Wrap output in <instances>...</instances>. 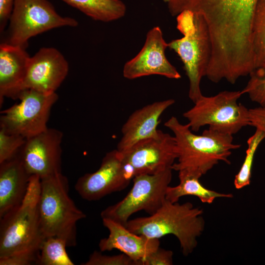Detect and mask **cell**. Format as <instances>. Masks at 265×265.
Instances as JSON below:
<instances>
[{"label":"cell","mask_w":265,"mask_h":265,"mask_svg":"<svg viewBox=\"0 0 265 265\" xmlns=\"http://www.w3.org/2000/svg\"><path fill=\"white\" fill-rule=\"evenodd\" d=\"M26 140L21 135L8 133L0 128V163L18 155Z\"/></svg>","instance_id":"obj_26"},{"label":"cell","mask_w":265,"mask_h":265,"mask_svg":"<svg viewBox=\"0 0 265 265\" xmlns=\"http://www.w3.org/2000/svg\"><path fill=\"white\" fill-rule=\"evenodd\" d=\"M134 176L133 169L124 161L122 153L115 149L106 154L97 170L80 177L75 188L83 199L97 201L123 190Z\"/></svg>","instance_id":"obj_11"},{"label":"cell","mask_w":265,"mask_h":265,"mask_svg":"<svg viewBox=\"0 0 265 265\" xmlns=\"http://www.w3.org/2000/svg\"><path fill=\"white\" fill-rule=\"evenodd\" d=\"M176 17L177 29L182 38L168 43L181 60L189 80L188 97L194 103L203 94L202 78L206 77L210 61L212 45L207 25L200 15L185 10Z\"/></svg>","instance_id":"obj_5"},{"label":"cell","mask_w":265,"mask_h":265,"mask_svg":"<svg viewBox=\"0 0 265 265\" xmlns=\"http://www.w3.org/2000/svg\"><path fill=\"white\" fill-rule=\"evenodd\" d=\"M242 95L241 90H225L211 96L202 95L183 115L193 132L208 126L210 129L233 135L250 126L249 109L238 103Z\"/></svg>","instance_id":"obj_7"},{"label":"cell","mask_w":265,"mask_h":265,"mask_svg":"<svg viewBox=\"0 0 265 265\" xmlns=\"http://www.w3.org/2000/svg\"><path fill=\"white\" fill-rule=\"evenodd\" d=\"M121 153L124 161L133 169L135 176L155 174L172 169L177 158L174 136L160 130L157 136L140 141Z\"/></svg>","instance_id":"obj_13"},{"label":"cell","mask_w":265,"mask_h":265,"mask_svg":"<svg viewBox=\"0 0 265 265\" xmlns=\"http://www.w3.org/2000/svg\"><path fill=\"white\" fill-rule=\"evenodd\" d=\"M259 0H170L172 16L189 10L202 16L212 41L236 44L252 37L254 17Z\"/></svg>","instance_id":"obj_1"},{"label":"cell","mask_w":265,"mask_h":265,"mask_svg":"<svg viewBox=\"0 0 265 265\" xmlns=\"http://www.w3.org/2000/svg\"><path fill=\"white\" fill-rule=\"evenodd\" d=\"M203 210L192 203H172L165 199L161 207L147 217L129 220L126 227L151 238L173 235L179 241L183 254L188 256L196 248L198 238L205 228Z\"/></svg>","instance_id":"obj_3"},{"label":"cell","mask_w":265,"mask_h":265,"mask_svg":"<svg viewBox=\"0 0 265 265\" xmlns=\"http://www.w3.org/2000/svg\"><path fill=\"white\" fill-rule=\"evenodd\" d=\"M164 126L173 133L177 149V161L173 170L183 171L200 178L220 161L228 164L232 151L241 145L234 143L233 135L208 128L201 134H195L188 124L181 123L172 116Z\"/></svg>","instance_id":"obj_2"},{"label":"cell","mask_w":265,"mask_h":265,"mask_svg":"<svg viewBox=\"0 0 265 265\" xmlns=\"http://www.w3.org/2000/svg\"><path fill=\"white\" fill-rule=\"evenodd\" d=\"M173 257L171 250L159 247L145 258L141 265H172Z\"/></svg>","instance_id":"obj_28"},{"label":"cell","mask_w":265,"mask_h":265,"mask_svg":"<svg viewBox=\"0 0 265 265\" xmlns=\"http://www.w3.org/2000/svg\"><path fill=\"white\" fill-rule=\"evenodd\" d=\"M255 69L265 62V0H259L252 27Z\"/></svg>","instance_id":"obj_24"},{"label":"cell","mask_w":265,"mask_h":265,"mask_svg":"<svg viewBox=\"0 0 265 265\" xmlns=\"http://www.w3.org/2000/svg\"><path fill=\"white\" fill-rule=\"evenodd\" d=\"M250 126L265 133V107L259 106L249 109Z\"/></svg>","instance_id":"obj_30"},{"label":"cell","mask_w":265,"mask_h":265,"mask_svg":"<svg viewBox=\"0 0 265 265\" xmlns=\"http://www.w3.org/2000/svg\"><path fill=\"white\" fill-rule=\"evenodd\" d=\"M66 242L55 237L45 238L40 247L37 264L41 265H74L66 252Z\"/></svg>","instance_id":"obj_22"},{"label":"cell","mask_w":265,"mask_h":265,"mask_svg":"<svg viewBox=\"0 0 265 265\" xmlns=\"http://www.w3.org/2000/svg\"><path fill=\"white\" fill-rule=\"evenodd\" d=\"M265 138V133L261 130L256 129L254 134L248 139L244 161L234 179V184L236 188L239 189L250 185L255 155L258 147Z\"/></svg>","instance_id":"obj_23"},{"label":"cell","mask_w":265,"mask_h":265,"mask_svg":"<svg viewBox=\"0 0 265 265\" xmlns=\"http://www.w3.org/2000/svg\"><path fill=\"white\" fill-rule=\"evenodd\" d=\"M38 210L45 238L64 239L68 247L77 245V224L86 214L75 205L69 194V182L62 173L40 179Z\"/></svg>","instance_id":"obj_6"},{"label":"cell","mask_w":265,"mask_h":265,"mask_svg":"<svg viewBox=\"0 0 265 265\" xmlns=\"http://www.w3.org/2000/svg\"><path fill=\"white\" fill-rule=\"evenodd\" d=\"M167 48L168 43L164 40L160 27H153L147 32L139 52L124 64L123 77L128 80L150 75L180 79L181 75L166 57L165 52Z\"/></svg>","instance_id":"obj_14"},{"label":"cell","mask_w":265,"mask_h":265,"mask_svg":"<svg viewBox=\"0 0 265 265\" xmlns=\"http://www.w3.org/2000/svg\"><path fill=\"white\" fill-rule=\"evenodd\" d=\"M14 0H0V30L4 29L12 10Z\"/></svg>","instance_id":"obj_31"},{"label":"cell","mask_w":265,"mask_h":265,"mask_svg":"<svg viewBox=\"0 0 265 265\" xmlns=\"http://www.w3.org/2000/svg\"><path fill=\"white\" fill-rule=\"evenodd\" d=\"M30 176L19 154L0 163V219L22 203Z\"/></svg>","instance_id":"obj_19"},{"label":"cell","mask_w":265,"mask_h":265,"mask_svg":"<svg viewBox=\"0 0 265 265\" xmlns=\"http://www.w3.org/2000/svg\"><path fill=\"white\" fill-rule=\"evenodd\" d=\"M30 56L26 48L2 42L0 45V103L4 97L18 99Z\"/></svg>","instance_id":"obj_18"},{"label":"cell","mask_w":265,"mask_h":265,"mask_svg":"<svg viewBox=\"0 0 265 265\" xmlns=\"http://www.w3.org/2000/svg\"><path fill=\"white\" fill-rule=\"evenodd\" d=\"M40 182L38 176H30L22 203L0 219V259L21 254L39 255L45 238L38 210Z\"/></svg>","instance_id":"obj_4"},{"label":"cell","mask_w":265,"mask_h":265,"mask_svg":"<svg viewBox=\"0 0 265 265\" xmlns=\"http://www.w3.org/2000/svg\"><path fill=\"white\" fill-rule=\"evenodd\" d=\"M95 21L110 22L123 18L127 8L121 0H61Z\"/></svg>","instance_id":"obj_21"},{"label":"cell","mask_w":265,"mask_h":265,"mask_svg":"<svg viewBox=\"0 0 265 265\" xmlns=\"http://www.w3.org/2000/svg\"><path fill=\"white\" fill-rule=\"evenodd\" d=\"M249 76L248 81L241 90L243 94H247L252 102L265 107V62Z\"/></svg>","instance_id":"obj_25"},{"label":"cell","mask_w":265,"mask_h":265,"mask_svg":"<svg viewBox=\"0 0 265 265\" xmlns=\"http://www.w3.org/2000/svg\"><path fill=\"white\" fill-rule=\"evenodd\" d=\"M164 2L168 3L170 0H162Z\"/></svg>","instance_id":"obj_32"},{"label":"cell","mask_w":265,"mask_h":265,"mask_svg":"<svg viewBox=\"0 0 265 265\" xmlns=\"http://www.w3.org/2000/svg\"><path fill=\"white\" fill-rule=\"evenodd\" d=\"M39 256L32 254H21L0 259V265H28L37 264Z\"/></svg>","instance_id":"obj_29"},{"label":"cell","mask_w":265,"mask_h":265,"mask_svg":"<svg viewBox=\"0 0 265 265\" xmlns=\"http://www.w3.org/2000/svg\"><path fill=\"white\" fill-rule=\"evenodd\" d=\"M62 138L61 131L49 128L26 138L19 154L30 176L41 179L61 173Z\"/></svg>","instance_id":"obj_12"},{"label":"cell","mask_w":265,"mask_h":265,"mask_svg":"<svg viewBox=\"0 0 265 265\" xmlns=\"http://www.w3.org/2000/svg\"><path fill=\"white\" fill-rule=\"evenodd\" d=\"M82 265H137L130 257L124 253L115 255H106L95 251Z\"/></svg>","instance_id":"obj_27"},{"label":"cell","mask_w":265,"mask_h":265,"mask_svg":"<svg viewBox=\"0 0 265 265\" xmlns=\"http://www.w3.org/2000/svg\"><path fill=\"white\" fill-rule=\"evenodd\" d=\"M104 226L109 231L107 238L101 239L99 247L101 252L118 249L125 254L137 265L159 247L158 238H151L136 234L124 225L107 218H102Z\"/></svg>","instance_id":"obj_17"},{"label":"cell","mask_w":265,"mask_h":265,"mask_svg":"<svg viewBox=\"0 0 265 265\" xmlns=\"http://www.w3.org/2000/svg\"><path fill=\"white\" fill-rule=\"evenodd\" d=\"M175 102L172 99L157 101L134 111L122 127L116 149L123 152L140 141L157 136L161 114Z\"/></svg>","instance_id":"obj_16"},{"label":"cell","mask_w":265,"mask_h":265,"mask_svg":"<svg viewBox=\"0 0 265 265\" xmlns=\"http://www.w3.org/2000/svg\"><path fill=\"white\" fill-rule=\"evenodd\" d=\"M179 184L175 186L167 187L166 199L172 203L178 202L180 198L186 195L198 197L204 203L212 204L218 198L233 197L231 193H223L209 189L204 186L195 176L183 171L178 172Z\"/></svg>","instance_id":"obj_20"},{"label":"cell","mask_w":265,"mask_h":265,"mask_svg":"<svg viewBox=\"0 0 265 265\" xmlns=\"http://www.w3.org/2000/svg\"><path fill=\"white\" fill-rule=\"evenodd\" d=\"M8 21L5 42L25 48L33 36L54 28L78 25L75 19L58 14L47 0H14Z\"/></svg>","instance_id":"obj_9"},{"label":"cell","mask_w":265,"mask_h":265,"mask_svg":"<svg viewBox=\"0 0 265 265\" xmlns=\"http://www.w3.org/2000/svg\"><path fill=\"white\" fill-rule=\"evenodd\" d=\"M68 71V63L58 50L41 48L29 58L22 91L29 89L46 94L55 93Z\"/></svg>","instance_id":"obj_15"},{"label":"cell","mask_w":265,"mask_h":265,"mask_svg":"<svg viewBox=\"0 0 265 265\" xmlns=\"http://www.w3.org/2000/svg\"><path fill=\"white\" fill-rule=\"evenodd\" d=\"M172 168L155 174H139L133 178V186L125 197L101 212L107 218L125 226L132 214L144 211L151 215L162 205L172 177Z\"/></svg>","instance_id":"obj_8"},{"label":"cell","mask_w":265,"mask_h":265,"mask_svg":"<svg viewBox=\"0 0 265 265\" xmlns=\"http://www.w3.org/2000/svg\"><path fill=\"white\" fill-rule=\"evenodd\" d=\"M18 99L19 103L1 111L0 128L26 139L46 130L51 109L58 99L56 92L46 94L26 89Z\"/></svg>","instance_id":"obj_10"}]
</instances>
